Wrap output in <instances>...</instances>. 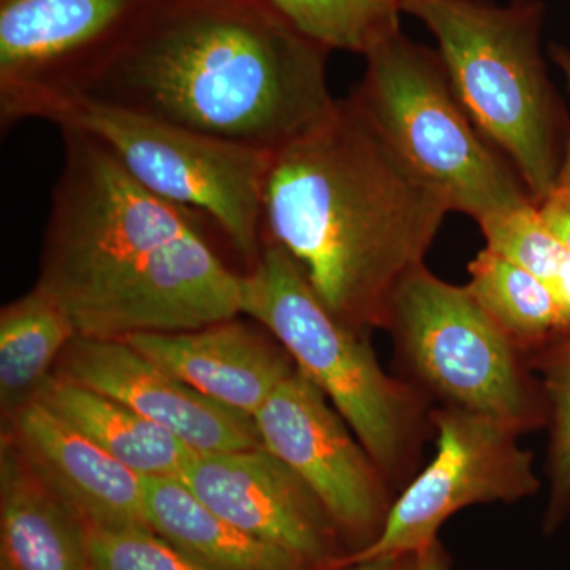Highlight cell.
Here are the masks:
<instances>
[{"label": "cell", "instance_id": "obj_1", "mask_svg": "<svg viewBox=\"0 0 570 570\" xmlns=\"http://www.w3.org/2000/svg\"><path fill=\"white\" fill-rule=\"evenodd\" d=\"M326 55L268 0H159L85 97L276 154L335 112Z\"/></svg>", "mask_w": 570, "mask_h": 570}, {"label": "cell", "instance_id": "obj_2", "mask_svg": "<svg viewBox=\"0 0 570 570\" xmlns=\"http://www.w3.org/2000/svg\"><path fill=\"white\" fill-rule=\"evenodd\" d=\"M449 205L352 99L273 156L265 243L291 255L326 309L356 332L387 330L397 287L425 257Z\"/></svg>", "mask_w": 570, "mask_h": 570}, {"label": "cell", "instance_id": "obj_3", "mask_svg": "<svg viewBox=\"0 0 570 570\" xmlns=\"http://www.w3.org/2000/svg\"><path fill=\"white\" fill-rule=\"evenodd\" d=\"M438 41L475 126L504 154L540 204L560 183L566 118L540 52V0H400Z\"/></svg>", "mask_w": 570, "mask_h": 570}, {"label": "cell", "instance_id": "obj_4", "mask_svg": "<svg viewBox=\"0 0 570 570\" xmlns=\"http://www.w3.org/2000/svg\"><path fill=\"white\" fill-rule=\"evenodd\" d=\"M61 130L63 167L37 284L66 306L77 325L204 223L140 186L97 138Z\"/></svg>", "mask_w": 570, "mask_h": 570}, {"label": "cell", "instance_id": "obj_5", "mask_svg": "<svg viewBox=\"0 0 570 570\" xmlns=\"http://www.w3.org/2000/svg\"><path fill=\"white\" fill-rule=\"evenodd\" d=\"M243 275V316L283 344L295 366L336 409L390 485L403 482L417 459L422 400L389 376L366 333L333 316L299 266L266 242Z\"/></svg>", "mask_w": 570, "mask_h": 570}, {"label": "cell", "instance_id": "obj_6", "mask_svg": "<svg viewBox=\"0 0 570 570\" xmlns=\"http://www.w3.org/2000/svg\"><path fill=\"white\" fill-rule=\"evenodd\" d=\"M366 61L352 102L450 212L480 223L534 202L515 167L472 121L438 50L400 31Z\"/></svg>", "mask_w": 570, "mask_h": 570}, {"label": "cell", "instance_id": "obj_7", "mask_svg": "<svg viewBox=\"0 0 570 570\" xmlns=\"http://www.w3.org/2000/svg\"><path fill=\"white\" fill-rule=\"evenodd\" d=\"M104 142L135 181L213 225L253 268L265 246L264 197L275 154L217 140L81 97L52 116Z\"/></svg>", "mask_w": 570, "mask_h": 570}, {"label": "cell", "instance_id": "obj_8", "mask_svg": "<svg viewBox=\"0 0 570 570\" xmlns=\"http://www.w3.org/2000/svg\"><path fill=\"white\" fill-rule=\"evenodd\" d=\"M387 330L412 373L444 406L485 415L520 434L549 420L523 352L466 285L445 283L420 266L397 287Z\"/></svg>", "mask_w": 570, "mask_h": 570}, {"label": "cell", "instance_id": "obj_9", "mask_svg": "<svg viewBox=\"0 0 570 570\" xmlns=\"http://www.w3.org/2000/svg\"><path fill=\"white\" fill-rule=\"evenodd\" d=\"M159 0H0V119H48L85 97Z\"/></svg>", "mask_w": 570, "mask_h": 570}, {"label": "cell", "instance_id": "obj_10", "mask_svg": "<svg viewBox=\"0 0 570 570\" xmlns=\"http://www.w3.org/2000/svg\"><path fill=\"white\" fill-rule=\"evenodd\" d=\"M436 453L406 489L393 499L377 538L348 562L417 554L436 542L442 524L475 504L517 502L539 490L532 453L519 445L520 433L466 409L431 412Z\"/></svg>", "mask_w": 570, "mask_h": 570}, {"label": "cell", "instance_id": "obj_11", "mask_svg": "<svg viewBox=\"0 0 570 570\" xmlns=\"http://www.w3.org/2000/svg\"><path fill=\"white\" fill-rule=\"evenodd\" d=\"M262 445L309 487L351 554L384 527L390 483L324 393L296 367L255 414Z\"/></svg>", "mask_w": 570, "mask_h": 570}, {"label": "cell", "instance_id": "obj_12", "mask_svg": "<svg viewBox=\"0 0 570 570\" xmlns=\"http://www.w3.org/2000/svg\"><path fill=\"white\" fill-rule=\"evenodd\" d=\"M181 480L217 515L309 570H337L351 557L316 494L264 445L197 453Z\"/></svg>", "mask_w": 570, "mask_h": 570}, {"label": "cell", "instance_id": "obj_13", "mask_svg": "<svg viewBox=\"0 0 570 570\" xmlns=\"http://www.w3.org/2000/svg\"><path fill=\"white\" fill-rule=\"evenodd\" d=\"M52 374L119 401L194 452L262 448L254 419L208 400L126 340L78 335Z\"/></svg>", "mask_w": 570, "mask_h": 570}, {"label": "cell", "instance_id": "obj_14", "mask_svg": "<svg viewBox=\"0 0 570 570\" xmlns=\"http://www.w3.org/2000/svg\"><path fill=\"white\" fill-rule=\"evenodd\" d=\"M2 438L88 527V530H151L141 475L97 448L80 431L32 400L3 417Z\"/></svg>", "mask_w": 570, "mask_h": 570}, {"label": "cell", "instance_id": "obj_15", "mask_svg": "<svg viewBox=\"0 0 570 570\" xmlns=\"http://www.w3.org/2000/svg\"><path fill=\"white\" fill-rule=\"evenodd\" d=\"M126 341L208 400L250 419L296 370L272 333L238 317L193 332Z\"/></svg>", "mask_w": 570, "mask_h": 570}, {"label": "cell", "instance_id": "obj_16", "mask_svg": "<svg viewBox=\"0 0 570 570\" xmlns=\"http://www.w3.org/2000/svg\"><path fill=\"white\" fill-rule=\"evenodd\" d=\"M0 570H91L88 527L3 438Z\"/></svg>", "mask_w": 570, "mask_h": 570}, {"label": "cell", "instance_id": "obj_17", "mask_svg": "<svg viewBox=\"0 0 570 570\" xmlns=\"http://www.w3.org/2000/svg\"><path fill=\"white\" fill-rule=\"evenodd\" d=\"M36 400L141 478L181 479L197 455L119 401L56 374L41 385Z\"/></svg>", "mask_w": 570, "mask_h": 570}, {"label": "cell", "instance_id": "obj_18", "mask_svg": "<svg viewBox=\"0 0 570 570\" xmlns=\"http://www.w3.org/2000/svg\"><path fill=\"white\" fill-rule=\"evenodd\" d=\"M149 528L206 570H309L246 534L195 497L181 479L141 478Z\"/></svg>", "mask_w": 570, "mask_h": 570}, {"label": "cell", "instance_id": "obj_19", "mask_svg": "<svg viewBox=\"0 0 570 570\" xmlns=\"http://www.w3.org/2000/svg\"><path fill=\"white\" fill-rule=\"evenodd\" d=\"M80 335L66 306L33 285L0 311V409L2 417L36 400L71 341Z\"/></svg>", "mask_w": 570, "mask_h": 570}, {"label": "cell", "instance_id": "obj_20", "mask_svg": "<svg viewBox=\"0 0 570 570\" xmlns=\"http://www.w3.org/2000/svg\"><path fill=\"white\" fill-rule=\"evenodd\" d=\"M468 291L523 354H539L570 333L549 285L490 249L469 264Z\"/></svg>", "mask_w": 570, "mask_h": 570}, {"label": "cell", "instance_id": "obj_21", "mask_svg": "<svg viewBox=\"0 0 570 570\" xmlns=\"http://www.w3.org/2000/svg\"><path fill=\"white\" fill-rule=\"evenodd\" d=\"M295 29L326 50L367 55L400 32V0H268Z\"/></svg>", "mask_w": 570, "mask_h": 570}, {"label": "cell", "instance_id": "obj_22", "mask_svg": "<svg viewBox=\"0 0 570 570\" xmlns=\"http://www.w3.org/2000/svg\"><path fill=\"white\" fill-rule=\"evenodd\" d=\"M550 422V501L547 530H554L570 509V333L538 354Z\"/></svg>", "mask_w": 570, "mask_h": 570}, {"label": "cell", "instance_id": "obj_23", "mask_svg": "<svg viewBox=\"0 0 570 570\" xmlns=\"http://www.w3.org/2000/svg\"><path fill=\"white\" fill-rule=\"evenodd\" d=\"M487 249L508 258L547 285L558 276L570 257L540 216L534 202L497 213L480 220Z\"/></svg>", "mask_w": 570, "mask_h": 570}, {"label": "cell", "instance_id": "obj_24", "mask_svg": "<svg viewBox=\"0 0 570 570\" xmlns=\"http://www.w3.org/2000/svg\"><path fill=\"white\" fill-rule=\"evenodd\" d=\"M91 570H206L153 530H89Z\"/></svg>", "mask_w": 570, "mask_h": 570}, {"label": "cell", "instance_id": "obj_25", "mask_svg": "<svg viewBox=\"0 0 570 570\" xmlns=\"http://www.w3.org/2000/svg\"><path fill=\"white\" fill-rule=\"evenodd\" d=\"M538 206L543 223L570 254V184H558Z\"/></svg>", "mask_w": 570, "mask_h": 570}, {"label": "cell", "instance_id": "obj_26", "mask_svg": "<svg viewBox=\"0 0 570 570\" xmlns=\"http://www.w3.org/2000/svg\"><path fill=\"white\" fill-rule=\"evenodd\" d=\"M415 554L373 558V560L348 562L337 570H414Z\"/></svg>", "mask_w": 570, "mask_h": 570}, {"label": "cell", "instance_id": "obj_27", "mask_svg": "<svg viewBox=\"0 0 570 570\" xmlns=\"http://www.w3.org/2000/svg\"><path fill=\"white\" fill-rule=\"evenodd\" d=\"M551 58L554 62L560 66L562 73H564L566 82H568V91L570 96V51L568 48L557 47L551 45L550 48ZM558 184H570V130L568 142H566L564 160H562V168L560 175V183Z\"/></svg>", "mask_w": 570, "mask_h": 570}, {"label": "cell", "instance_id": "obj_28", "mask_svg": "<svg viewBox=\"0 0 570 570\" xmlns=\"http://www.w3.org/2000/svg\"><path fill=\"white\" fill-rule=\"evenodd\" d=\"M449 568L448 553L442 549L439 540L415 554L414 570H449Z\"/></svg>", "mask_w": 570, "mask_h": 570}, {"label": "cell", "instance_id": "obj_29", "mask_svg": "<svg viewBox=\"0 0 570 570\" xmlns=\"http://www.w3.org/2000/svg\"><path fill=\"white\" fill-rule=\"evenodd\" d=\"M550 291L553 292L554 298L560 303L562 314L570 326V257L562 266L558 276L551 281Z\"/></svg>", "mask_w": 570, "mask_h": 570}]
</instances>
